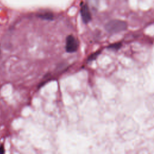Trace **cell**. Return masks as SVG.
Wrapping results in <instances>:
<instances>
[{
    "mask_svg": "<svg viewBox=\"0 0 154 154\" xmlns=\"http://www.w3.org/2000/svg\"><path fill=\"white\" fill-rule=\"evenodd\" d=\"M80 12H81V17H82L83 22L85 23H88L91 20V14H90L89 8L86 4L82 5V7L81 8Z\"/></svg>",
    "mask_w": 154,
    "mask_h": 154,
    "instance_id": "3957f363",
    "label": "cell"
},
{
    "mask_svg": "<svg viewBox=\"0 0 154 154\" xmlns=\"http://www.w3.org/2000/svg\"><path fill=\"white\" fill-rule=\"evenodd\" d=\"M127 28V23L120 20H112L105 25L106 30L109 33H117L123 31Z\"/></svg>",
    "mask_w": 154,
    "mask_h": 154,
    "instance_id": "6da1fadb",
    "label": "cell"
},
{
    "mask_svg": "<svg viewBox=\"0 0 154 154\" xmlns=\"http://www.w3.org/2000/svg\"><path fill=\"white\" fill-rule=\"evenodd\" d=\"M5 152V149H4V145L3 144H1L0 146V153L2 154Z\"/></svg>",
    "mask_w": 154,
    "mask_h": 154,
    "instance_id": "52a82bcc",
    "label": "cell"
},
{
    "mask_svg": "<svg viewBox=\"0 0 154 154\" xmlns=\"http://www.w3.org/2000/svg\"><path fill=\"white\" fill-rule=\"evenodd\" d=\"M122 46V43L119 42V43H113L112 45H110L108 46V49H111L112 50H118Z\"/></svg>",
    "mask_w": 154,
    "mask_h": 154,
    "instance_id": "5b68a950",
    "label": "cell"
},
{
    "mask_svg": "<svg viewBox=\"0 0 154 154\" xmlns=\"http://www.w3.org/2000/svg\"><path fill=\"white\" fill-rule=\"evenodd\" d=\"M38 17L45 20H52L54 19L53 14L50 12H45L43 13H40L38 14Z\"/></svg>",
    "mask_w": 154,
    "mask_h": 154,
    "instance_id": "277c9868",
    "label": "cell"
},
{
    "mask_svg": "<svg viewBox=\"0 0 154 154\" xmlns=\"http://www.w3.org/2000/svg\"><path fill=\"white\" fill-rule=\"evenodd\" d=\"M79 47V43L76 38L72 35H69L66 40V51L69 53L76 52Z\"/></svg>",
    "mask_w": 154,
    "mask_h": 154,
    "instance_id": "7a4b0ae2",
    "label": "cell"
},
{
    "mask_svg": "<svg viewBox=\"0 0 154 154\" xmlns=\"http://www.w3.org/2000/svg\"><path fill=\"white\" fill-rule=\"evenodd\" d=\"M100 51H97V52H94V53L91 54V55L88 57V61H91L95 60V59L97 58V57L100 54Z\"/></svg>",
    "mask_w": 154,
    "mask_h": 154,
    "instance_id": "8992f818",
    "label": "cell"
}]
</instances>
